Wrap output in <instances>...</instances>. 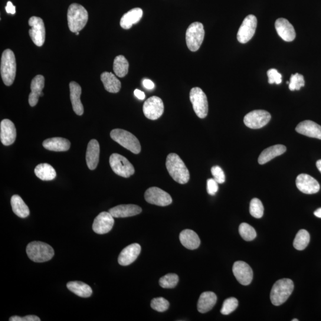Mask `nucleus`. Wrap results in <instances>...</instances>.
<instances>
[{
  "mask_svg": "<svg viewBox=\"0 0 321 321\" xmlns=\"http://www.w3.org/2000/svg\"><path fill=\"white\" fill-rule=\"evenodd\" d=\"M217 295L212 291H205L200 296L198 302V310L200 313H205L211 310L217 303Z\"/></svg>",
  "mask_w": 321,
  "mask_h": 321,
  "instance_id": "nucleus-28",
  "label": "nucleus"
},
{
  "mask_svg": "<svg viewBox=\"0 0 321 321\" xmlns=\"http://www.w3.org/2000/svg\"><path fill=\"white\" fill-rule=\"evenodd\" d=\"M150 306L158 312H163L169 309L170 303L165 298L157 297L152 300Z\"/></svg>",
  "mask_w": 321,
  "mask_h": 321,
  "instance_id": "nucleus-41",
  "label": "nucleus"
},
{
  "mask_svg": "<svg viewBox=\"0 0 321 321\" xmlns=\"http://www.w3.org/2000/svg\"><path fill=\"white\" fill-rule=\"evenodd\" d=\"M190 100L193 109L200 119H204L208 115V103L207 97L201 88H193L190 92Z\"/></svg>",
  "mask_w": 321,
  "mask_h": 321,
  "instance_id": "nucleus-8",
  "label": "nucleus"
},
{
  "mask_svg": "<svg viewBox=\"0 0 321 321\" xmlns=\"http://www.w3.org/2000/svg\"><path fill=\"white\" fill-rule=\"evenodd\" d=\"M179 238L183 247L190 250H196L201 244L198 235L190 229H186L180 232Z\"/></svg>",
  "mask_w": 321,
  "mask_h": 321,
  "instance_id": "nucleus-26",
  "label": "nucleus"
},
{
  "mask_svg": "<svg viewBox=\"0 0 321 321\" xmlns=\"http://www.w3.org/2000/svg\"><path fill=\"white\" fill-rule=\"evenodd\" d=\"M11 205L13 211L19 217L25 218L30 214L28 206L21 197L18 195H13L11 198Z\"/></svg>",
  "mask_w": 321,
  "mask_h": 321,
  "instance_id": "nucleus-32",
  "label": "nucleus"
},
{
  "mask_svg": "<svg viewBox=\"0 0 321 321\" xmlns=\"http://www.w3.org/2000/svg\"><path fill=\"white\" fill-rule=\"evenodd\" d=\"M218 183L214 179L207 180V192L210 195H215L218 191Z\"/></svg>",
  "mask_w": 321,
  "mask_h": 321,
  "instance_id": "nucleus-45",
  "label": "nucleus"
},
{
  "mask_svg": "<svg viewBox=\"0 0 321 321\" xmlns=\"http://www.w3.org/2000/svg\"><path fill=\"white\" fill-rule=\"evenodd\" d=\"M0 70L3 83L6 86H11L15 79L16 61L14 52L10 49L3 52Z\"/></svg>",
  "mask_w": 321,
  "mask_h": 321,
  "instance_id": "nucleus-5",
  "label": "nucleus"
},
{
  "mask_svg": "<svg viewBox=\"0 0 321 321\" xmlns=\"http://www.w3.org/2000/svg\"><path fill=\"white\" fill-rule=\"evenodd\" d=\"M100 148L99 143L96 139H92L88 143L86 154L87 164L91 170L97 168L99 163Z\"/></svg>",
  "mask_w": 321,
  "mask_h": 321,
  "instance_id": "nucleus-24",
  "label": "nucleus"
},
{
  "mask_svg": "<svg viewBox=\"0 0 321 321\" xmlns=\"http://www.w3.org/2000/svg\"><path fill=\"white\" fill-rule=\"evenodd\" d=\"M250 214L256 218H261L264 215V208L263 203L258 198H254L251 201Z\"/></svg>",
  "mask_w": 321,
  "mask_h": 321,
  "instance_id": "nucleus-39",
  "label": "nucleus"
},
{
  "mask_svg": "<svg viewBox=\"0 0 321 321\" xmlns=\"http://www.w3.org/2000/svg\"><path fill=\"white\" fill-rule=\"evenodd\" d=\"M45 86V78L42 75H37L31 82V93L29 96V103L31 107H34L38 104L39 98L43 97L42 93Z\"/></svg>",
  "mask_w": 321,
  "mask_h": 321,
  "instance_id": "nucleus-21",
  "label": "nucleus"
},
{
  "mask_svg": "<svg viewBox=\"0 0 321 321\" xmlns=\"http://www.w3.org/2000/svg\"><path fill=\"white\" fill-rule=\"evenodd\" d=\"M298 320H299V319H294L292 320V321H298Z\"/></svg>",
  "mask_w": 321,
  "mask_h": 321,
  "instance_id": "nucleus-53",
  "label": "nucleus"
},
{
  "mask_svg": "<svg viewBox=\"0 0 321 321\" xmlns=\"http://www.w3.org/2000/svg\"><path fill=\"white\" fill-rule=\"evenodd\" d=\"M76 35H79V32H77L76 33Z\"/></svg>",
  "mask_w": 321,
  "mask_h": 321,
  "instance_id": "nucleus-52",
  "label": "nucleus"
},
{
  "mask_svg": "<svg viewBox=\"0 0 321 321\" xmlns=\"http://www.w3.org/2000/svg\"><path fill=\"white\" fill-rule=\"evenodd\" d=\"M268 83L270 84H276L279 85L282 82V76L275 68H271L267 71Z\"/></svg>",
  "mask_w": 321,
  "mask_h": 321,
  "instance_id": "nucleus-43",
  "label": "nucleus"
},
{
  "mask_svg": "<svg viewBox=\"0 0 321 321\" xmlns=\"http://www.w3.org/2000/svg\"><path fill=\"white\" fill-rule=\"evenodd\" d=\"M165 110L163 101L160 98L156 96L150 97L147 100L143 106L144 115L148 119L155 120L163 115Z\"/></svg>",
  "mask_w": 321,
  "mask_h": 321,
  "instance_id": "nucleus-13",
  "label": "nucleus"
},
{
  "mask_svg": "<svg viewBox=\"0 0 321 321\" xmlns=\"http://www.w3.org/2000/svg\"><path fill=\"white\" fill-rule=\"evenodd\" d=\"M166 168L175 181L184 185L189 182L190 173L184 162L176 153H172L167 156Z\"/></svg>",
  "mask_w": 321,
  "mask_h": 321,
  "instance_id": "nucleus-1",
  "label": "nucleus"
},
{
  "mask_svg": "<svg viewBox=\"0 0 321 321\" xmlns=\"http://www.w3.org/2000/svg\"><path fill=\"white\" fill-rule=\"evenodd\" d=\"M105 89L110 93H119L122 87L120 81L115 75L110 72H104L101 75Z\"/></svg>",
  "mask_w": 321,
  "mask_h": 321,
  "instance_id": "nucleus-31",
  "label": "nucleus"
},
{
  "mask_svg": "<svg viewBox=\"0 0 321 321\" xmlns=\"http://www.w3.org/2000/svg\"><path fill=\"white\" fill-rule=\"evenodd\" d=\"M67 287L71 292L81 297H90L93 294V290L89 285L81 281H70L67 283Z\"/></svg>",
  "mask_w": 321,
  "mask_h": 321,
  "instance_id": "nucleus-33",
  "label": "nucleus"
},
{
  "mask_svg": "<svg viewBox=\"0 0 321 321\" xmlns=\"http://www.w3.org/2000/svg\"><path fill=\"white\" fill-rule=\"evenodd\" d=\"M310 242V234L306 230H300L297 232L293 242V247L298 251H303Z\"/></svg>",
  "mask_w": 321,
  "mask_h": 321,
  "instance_id": "nucleus-36",
  "label": "nucleus"
},
{
  "mask_svg": "<svg viewBox=\"0 0 321 321\" xmlns=\"http://www.w3.org/2000/svg\"><path fill=\"white\" fill-rule=\"evenodd\" d=\"M238 302L237 299L234 297H230L225 300L221 309V313L223 315H227L237 309Z\"/></svg>",
  "mask_w": 321,
  "mask_h": 321,
  "instance_id": "nucleus-40",
  "label": "nucleus"
},
{
  "mask_svg": "<svg viewBox=\"0 0 321 321\" xmlns=\"http://www.w3.org/2000/svg\"><path fill=\"white\" fill-rule=\"evenodd\" d=\"M179 280L178 275L171 273L160 278L159 283L164 289H173L178 285Z\"/></svg>",
  "mask_w": 321,
  "mask_h": 321,
  "instance_id": "nucleus-38",
  "label": "nucleus"
},
{
  "mask_svg": "<svg viewBox=\"0 0 321 321\" xmlns=\"http://www.w3.org/2000/svg\"><path fill=\"white\" fill-rule=\"evenodd\" d=\"M141 252V247L138 244H133L126 247L121 252L118 262L122 266H127L135 262Z\"/></svg>",
  "mask_w": 321,
  "mask_h": 321,
  "instance_id": "nucleus-19",
  "label": "nucleus"
},
{
  "mask_svg": "<svg viewBox=\"0 0 321 321\" xmlns=\"http://www.w3.org/2000/svg\"><path fill=\"white\" fill-rule=\"evenodd\" d=\"M286 151V147L283 145H276L269 147L263 150L258 158V163L263 165L278 156L283 154Z\"/></svg>",
  "mask_w": 321,
  "mask_h": 321,
  "instance_id": "nucleus-29",
  "label": "nucleus"
},
{
  "mask_svg": "<svg viewBox=\"0 0 321 321\" xmlns=\"http://www.w3.org/2000/svg\"><path fill=\"white\" fill-rule=\"evenodd\" d=\"M232 273L238 282L244 286L250 284L253 280V271L245 262H235L232 267Z\"/></svg>",
  "mask_w": 321,
  "mask_h": 321,
  "instance_id": "nucleus-15",
  "label": "nucleus"
},
{
  "mask_svg": "<svg viewBox=\"0 0 321 321\" xmlns=\"http://www.w3.org/2000/svg\"><path fill=\"white\" fill-rule=\"evenodd\" d=\"M314 215H315L316 217L321 218V208L316 209V210L314 212Z\"/></svg>",
  "mask_w": 321,
  "mask_h": 321,
  "instance_id": "nucleus-50",
  "label": "nucleus"
},
{
  "mask_svg": "<svg viewBox=\"0 0 321 321\" xmlns=\"http://www.w3.org/2000/svg\"><path fill=\"white\" fill-rule=\"evenodd\" d=\"M211 173L215 181L217 182L218 184H222V183L225 182V174L220 167L218 166L212 167Z\"/></svg>",
  "mask_w": 321,
  "mask_h": 321,
  "instance_id": "nucleus-44",
  "label": "nucleus"
},
{
  "mask_svg": "<svg viewBox=\"0 0 321 321\" xmlns=\"http://www.w3.org/2000/svg\"><path fill=\"white\" fill-rule=\"evenodd\" d=\"M297 133L307 137L321 140V126L310 120L300 123L296 127Z\"/></svg>",
  "mask_w": 321,
  "mask_h": 321,
  "instance_id": "nucleus-22",
  "label": "nucleus"
},
{
  "mask_svg": "<svg viewBox=\"0 0 321 321\" xmlns=\"http://www.w3.org/2000/svg\"><path fill=\"white\" fill-rule=\"evenodd\" d=\"M26 254L35 263H45L51 260L54 251L50 245L42 242H32L26 247Z\"/></svg>",
  "mask_w": 321,
  "mask_h": 321,
  "instance_id": "nucleus-4",
  "label": "nucleus"
},
{
  "mask_svg": "<svg viewBox=\"0 0 321 321\" xmlns=\"http://www.w3.org/2000/svg\"><path fill=\"white\" fill-rule=\"evenodd\" d=\"M142 84L143 87L147 90H151L155 87V85L153 84V82L149 79H146V78L143 81Z\"/></svg>",
  "mask_w": 321,
  "mask_h": 321,
  "instance_id": "nucleus-48",
  "label": "nucleus"
},
{
  "mask_svg": "<svg viewBox=\"0 0 321 321\" xmlns=\"http://www.w3.org/2000/svg\"><path fill=\"white\" fill-rule=\"evenodd\" d=\"M296 184L297 189L305 194H315L320 190V185L317 180L306 174H301L298 176Z\"/></svg>",
  "mask_w": 321,
  "mask_h": 321,
  "instance_id": "nucleus-16",
  "label": "nucleus"
},
{
  "mask_svg": "<svg viewBox=\"0 0 321 321\" xmlns=\"http://www.w3.org/2000/svg\"><path fill=\"white\" fill-rule=\"evenodd\" d=\"M304 86V77L302 74L296 73L291 75L289 83V89L291 91H299Z\"/></svg>",
  "mask_w": 321,
  "mask_h": 321,
  "instance_id": "nucleus-42",
  "label": "nucleus"
},
{
  "mask_svg": "<svg viewBox=\"0 0 321 321\" xmlns=\"http://www.w3.org/2000/svg\"><path fill=\"white\" fill-rule=\"evenodd\" d=\"M69 87L70 100L74 112L78 116H82L84 113V106L81 101L82 88L75 82H71Z\"/></svg>",
  "mask_w": 321,
  "mask_h": 321,
  "instance_id": "nucleus-25",
  "label": "nucleus"
},
{
  "mask_svg": "<svg viewBox=\"0 0 321 321\" xmlns=\"http://www.w3.org/2000/svg\"><path fill=\"white\" fill-rule=\"evenodd\" d=\"M0 139L3 145L10 146L15 142L16 129L11 120L5 119L0 124Z\"/></svg>",
  "mask_w": 321,
  "mask_h": 321,
  "instance_id": "nucleus-18",
  "label": "nucleus"
},
{
  "mask_svg": "<svg viewBox=\"0 0 321 321\" xmlns=\"http://www.w3.org/2000/svg\"><path fill=\"white\" fill-rule=\"evenodd\" d=\"M205 31L204 25L200 22L193 23L186 33V44L190 50L197 51L204 41Z\"/></svg>",
  "mask_w": 321,
  "mask_h": 321,
  "instance_id": "nucleus-7",
  "label": "nucleus"
},
{
  "mask_svg": "<svg viewBox=\"0 0 321 321\" xmlns=\"http://www.w3.org/2000/svg\"><path fill=\"white\" fill-rule=\"evenodd\" d=\"M42 145L44 148L51 151L64 152L70 149V142L63 137H52L45 140Z\"/></svg>",
  "mask_w": 321,
  "mask_h": 321,
  "instance_id": "nucleus-27",
  "label": "nucleus"
},
{
  "mask_svg": "<svg viewBox=\"0 0 321 321\" xmlns=\"http://www.w3.org/2000/svg\"><path fill=\"white\" fill-rule=\"evenodd\" d=\"M129 66V62L123 55H119L114 59L113 70L118 77L126 76L128 73Z\"/></svg>",
  "mask_w": 321,
  "mask_h": 321,
  "instance_id": "nucleus-35",
  "label": "nucleus"
},
{
  "mask_svg": "<svg viewBox=\"0 0 321 321\" xmlns=\"http://www.w3.org/2000/svg\"><path fill=\"white\" fill-rule=\"evenodd\" d=\"M6 11L9 14L15 15L16 13V7L13 5L11 2H8L6 7Z\"/></svg>",
  "mask_w": 321,
  "mask_h": 321,
  "instance_id": "nucleus-47",
  "label": "nucleus"
},
{
  "mask_svg": "<svg viewBox=\"0 0 321 321\" xmlns=\"http://www.w3.org/2000/svg\"><path fill=\"white\" fill-rule=\"evenodd\" d=\"M257 23V19L254 15H248L245 18L237 33V38L239 42L246 44L253 38Z\"/></svg>",
  "mask_w": 321,
  "mask_h": 321,
  "instance_id": "nucleus-11",
  "label": "nucleus"
},
{
  "mask_svg": "<svg viewBox=\"0 0 321 321\" xmlns=\"http://www.w3.org/2000/svg\"><path fill=\"white\" fill-rule=\"evenodd\" d=\"M317 169H318L319 171L321 173V159L317 160L316 164Z\"/></svg>",
  "mask_w": 321,
  "mask_h": 321,
  "instance_id": "nucleus-51",
  "label": "nucleus"
},
{
  "mask_svg": "<svg viewBox=\"0 0 321 321\" xmlns=\"http://www.w3.org/2000/svg\"><path fill=\"white\" fill-rule=\"evenodd\" d=\"M238 231L241 237L246 241L253 240L257 237V232L254 228L245 222L239 226Z\"/></svg>",
  "mask_w": 321,
  "mask_h": 321,
  "instance_id": "nucleus-37",
  "label": "nucleus"
},
{
  "mask_svg": "<svg viewBox=\"0 0 321 321\" xmlns=\"http://www.w3.org/2000/svg\"><path fill=\"white\" fill-rule=\"evenodd\" d=\"M114 224L113 216L109 212H101L94 219L93 230L97 234H106L111 230Z\"/></svg>",
  "mask_w": 321,
  "mask_h": 321,
  "instance_id": "nucleus-17",
  "label": "nucleus"
},
{
  "mask_svg": "<svg viewBox=\"0 0 321 321\" xmlns=\"http://www.w3.org/2000/svg\"><path fill=\"white\" fill-rule=\"evenodd\" d=\"M67 20L70 31L74 33L79 32L87 24L88 13L84 7L74 3L68 8Z\"/></svg>",
  "mask_w": 321,
  "mask_h": 321,
  "instance_id": "nucleus-2",
  "label": "nucleus"
},
{
  "mask_svg": "<svg viewBox=\"0 0 321 321\" xmlns=\"http://www.w3.org/2000/svg\"><path fill=\"white\" fill-rule=\"evenodd\" d=\"M143 11L141 9L135 8L123 16L120 21V26L124 29H129L142 19Z\"/></svg>",
  "mask_w": 321,
  "mask_h": 321,
  "instance_id": "nucleus-30",
  "label": "nucleus"
},
{
  "mask_svg": "<svg viewBox=\"0 0 321 321\" xmlns=\"http://www.w3.org/2000/svg\"><path fill=\"white\" fill-rule=\"evenodd\" d=\"M111 168L116 175L128 178L135 173V168L129 160L119 153H113L110 157Z\"/></svg>",
  "mask_w": 321,
  "mask_h": 321,
  "instance_id": "nucleus-9",
  "label": "nucleus"
},
{
  "mask_svg": "<svg viewBox=\"0 0 321 321\" xmlns=\"http://www.w3.org/2000/svg\"><path fill=\"white\" fill-rule=\"evenodd\" d=\"M277 34L286 42H291L296 38V32L292 25L284 18L278 19L275 23Z\"/></svg>",
  "mask_w": 321,
  "mask_h": 321,
  "instance_id": "nucleus-20",
  "label": "nucleus"
},
{
  "mask_svg": "<svg viewBox=\"0 0 321 321\" xmlns=\"http://www.w3.org/2000/svg\"><path fill=\"white\" fill-rule=\"evenodd\" d=\"M134 94H135V97L138 98L139 100H143L145 98V93L139 90H135V91H134Z\"/></svg>",
  "mask_w": 321,
  "mask_h": 321,
  "instance_id": "nucleus-49",
  "label": "nucleus"
},
{
  "mask_svg": "<svg viewBox=\"0 0 321 321\" xmlns=\"http://www.w3.org/2000/svg\"><path fill=\"white\" fill-rule=\"evenodd\" d=\"M35 175L43 181H51L56 178L55 169L47 163L40 164L35 169Z\"/></svg>",
  "mask_w": 321,
  "mask_h": 321,
  "instance_id": "nucleus-34",
  "label": "nucleus"
},
{
  "mask_svg": "<svg viewBox=\"0 0 321 321\" xmlns=\"http://www.w3.org/2000/svg\"><path fill=\"white\" fill-rule=\"evenodd\" d=\"M29 35L34 43L38 47H42L45 40V28L43 20L37 16H33L29 20Z\"/></svg>",
  "mask_w": 321,
  "mask_h": 321,
  "instance_id": "nucleus-12",
  "label": "nucleus"
},
{
  "mask_svg": "<svg viewBox=\"0 0 321 321\" xmlns=\"http://www.w3.org/2000/svg\"><path fill=\"white\" fill-rule=\"evenodd\" d=\"M10 321H40L41 319L35 315H28L24 317L14 316L9 319Z\"/></svg>",
  "mask_w": 321,
  "mask_h": 321,
  "instance_id": "nucleus-46",
  "label": "nucleus"
},
{
  "mask_svg": "<svg viewBox=\"0 0 321 321\" xmlns=\"http://www.w3.org/2000/svg\"><path fill=\"white\" fill-rule=\"evenodd\" d=\"M145 199L150 204L160 206H168L172 204V198L168 193L156 187L149 188L145 193Z\"/></svg>",
  "mask_w": 321,
  "mask_h": 321,
  "instance_id": "nucleus-14",
  "label": "nucleus"
},
{
  "mask_svg": "<svg viewBox=\"0 0 321 321\" xmlns=\"http://www.w3.org/2000/svg\"><path fill=\"white\" fill-rule=\"evenodd\" d=\"M111 139L127 150L135 154H138L141 151L139 140L135 136L128 131L116 129L110 133Z\"/></svg>",
  "mask_w": 321,
  "mask_h": 321,
  "instance_id": "nucleus-6",
  "label": "nucleus"
},
{
  "mask_svg": "<svg viewBox=\"0 0 321 321\" xmlns=\"http://www.w3.org/2000/svg\"><path fill=\"white\" fill-rule=\"evenodd\" d=\"M140 206L133 204L120 205L111 208L109 212L114 218H126L133 217L142 212Z\"/></svg>",
  "mask_w": 321,
  "mask_h": 321,
  "instance_id": "nucleus-23",
  "label": "nucleus"
},
{
  "mask_svg": "<svg viewBox=\"0 0 321 321\" xmlns=\"http://www.w3.org/2000/svg\"><path fill=\"white\" fill-rule=\"evenodd\" d=\"M271 119V114L268 111L262 110H254L245 116L244 123L249 128L261 129L266 126Z\"/></svg>",
  "mask_w": 321,
  "mask_h": 321,
  "instance_id": "nucleus-10",
  "label": "nucleus"
},
{
  "mask_svg": "<svg viewBox=\"0 0 321 321\" xmlns=\"http://www.w3.org/2000/svg\"><path fill=\"white\" fill-rule=\"evenodd\" d=\"M294 290L293 281L288 278L278 280L274 284L270 293V299L274 306H280L289 299Z\"/></svg>",
  "mask_w": 321,
  "mask_h": 321,
  "instance_id": "nucleus-3",
  "label": "nucleus"
}]
</instances>
